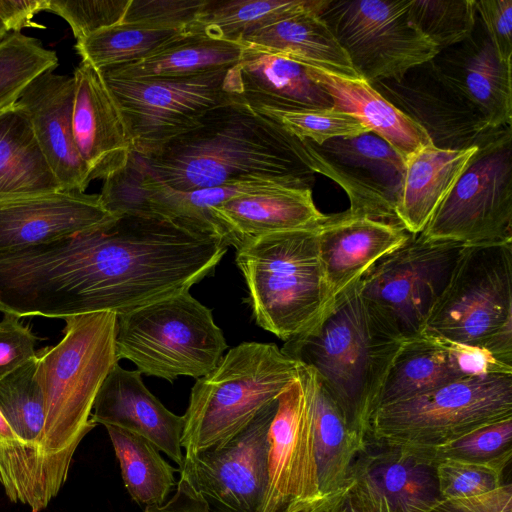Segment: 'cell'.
I'll list each match as a JSON object with an SVG mask.
<instances>
[{
	"label": "cell",
	"instance_id": "f546056e",
	"mask_svg": "<svg viewBox=\"0 0 512 512\" xmlns=\"http://www.w3.org/2000/svg\"><path fill=\"white\" fill-rule=\"evenodd\" d=\"M62 191L16 102L0 112V201Z\"/></svg>",
	"mask_w": 512,
	"mask_h": 512
},
{
	"label": "cell",
	"instance_id": "c3c4849f",
	"mask_svg": "<svg viewBox=\"0 0 512 512\" xmlns=\"http://www.w3.org/2000/svg\"><path fill=\"white\" fill-rule=\"evenodd\" d=\"M428 512H512V485L472 497L441 499Z\"/></svg>",
	"mask_w": 512,
	"mask_h": 512
},
{
	"label": "cell",
	"instance_id": "6da1fadb",
	"mask_svg": "<svg viewBox=\"0 0 512 512\" xmlns=\"http://www.w3.org/2000/svg\"><path fill=\"white\" fill-rule=\"evenodd\" d=\"M138 173L188 192L251 179L310 188L315 168L308 141L291 134L240 96L209 112L189 132L148 157L131 154Z\"/></svg>",
	"mask_w": 512,
	"mask_h": 512
},
{
	"label": "cell",
	"instance_id": "4316f807",
	"mask_svg": "<svg viewBox=\"0 0 512 512\" xmlns=\"http://www.w3.org/2000/svg\"><path fill=\"white\" fill-rule=\"evenodd\" d=\"M477 145L462 150L441 149L432 143L405 160L396 215L410 234L421 233L452 190Z\"/></svg>",
	"mask_w": 512,
	"mask_h": 512
},
{
	"label": "cell",
	"instance_id": "e0dca14e",
	"mask_svg": "<svg viewBox=\"0 0 512 512\" xmlns=\"http://www.w3.org/2000/svg\"><path fill=\"white\" fill-rule=\"evenodd\" d=\"M498 373L512 374V365L481 348L423 333L402 342L382 385L377 408L462 378Z\"/></svg>",
	"mask_w": 512,
	"mask_h": 512
},
{
	"label": "cell",
	"instance_id": "7dc6e473",
	"mask_svg": "<svg viewBox=\"0 0 512 512\" xmlns=\"http://www.w3.org/2000/svg\"><path fill=\"white\" fill-rule=\"evenodd\" d=\"M476 15L502 61L512 56V0H475Z\"/></svg>",
	"mask_w": 512,
	"mask_h": 512
},
{
	"label": "cell",
	"instance_id": "9c48e42d",
	"mask_svg": "<svg viewBox=\"0 0 512 512\" xmlns=\"http://www.w3.org/2000/svg\"><path fill=\"white\" fill-rule=\"evenodd\" d=\"M464 245L410 234L358 280L360 295L393 337L406 341L424 333Z\"/></svg>",
	"mask_w": 512,
	"mask_h": 512
},
{
	"label": "cell",
	"instance_id": "681fc988",
	"mask_svg": "<svg viewBox=\"0 0 512 512\" xmlns=\"http://www.w3.org/2000/svg\"><path fill=\"white\" fill-rule=\"evenodd\" d=\"M42 11H46V0H0V20L10 33L24 28H44L33 21Z\"/></svg>",
	"mask_w": 512,
	"mask_h": 512
},
{
	"label": "cell",
	"instance_id": "5b68a950",
	"mask_svg": "<svg viewBox=\"0 0 512 512\" xmlns=\"http://www.w3.org/2000/svg\"><path fill=\"white\" fill-rule=\"evenodd\" d=\"M317 227L265 235L236 249L254 320L284 342L308 329L329 302Z\"/></svg>",
	"mask_w": 512,
	"mask_h": 512
},
{
	"label": "cell",
	"instance_id": "f1b7e54d",
	"mask_svg": "<svg viewBox=\"0 0 512 512\" xmlns=\"http://www.w3.org/2000/svg\"><path fill=\"white\" fill-rule=\"evenodd\" d=\"M243 44L202 31H187L146 58L99 70L103 77L145 80L182 78L233 67Z\"/></svg>",
	"mask_w": 512,
	"mask_h": 512
},
{
	"label": "cell",
	"instance_id": "52a82bcc",
	"mask_svg": "<svg viewBox=\"0 0 512 512\" xmlns=\"http://www.w3.org/2000/svg\"><path fill=\"white\" fill-rule=\"evenodd\" d=\"M115 344L119 360L169 382L208 374L228 348L212 310L189 291L117 315Z\"/></svg>",
	"mask_w": 512,
	"mask_h": 512
},
{
	"label": "cell",
	"instance_id": "60d3db41",
	"mask_svg": "<svg viewBox=\"0 0 512 512\" xmlns=\"http://www.w3.org/2000/svg\"><path fill=\"white\" fill-rule=\"evenodd\" d=\"M427 450L434 462L457 459L472 462L511 461L512 417L477 428L453 441Z\"/></svg>",
	"mask_w": 512,
	"mask_h": 512
},
{
	"label": "cell",
	"instance_id": "1f68e13d",
	"mask_svg": "<svg viewBox=\"0 0 512 512\" xmlns=\"http://www.w3.org/2000/svg\"><path fill=\"white\" fill-rule=\"evenodd\" d=\"M311 406L315 461L320 495L342 486L363 443L348 429L337 405L316 373L298 363Z\"/></svg>",
	"mask_w": 512,
	"mask_h": 512
},
{
	"label": "cell",
	"instance_id": "2e32d148",
	"mask_svg": "<svg viewBox=\"0 0 512 512\" xmlns=\"http://www.w3.org/2000/svg\"><path fill=\"white\" fill-rule=\"evenodd\" d=\"M372 86L417 123L438 148L462 150L476 146L491 128L483 113L432 59L410 68L397 79L378 81Z\"/></svg>",
	"mask_w": 512,
	"mask_h": 512
},
{
	"label": "cell",
	"instance_id": "7402d4cb",
	"mask_svg": "<svg viewBox=\"0 0 512 512\" xmlns=\"http://www.w3.org/2000/svg\"><path fill=\"white\" fill-rule=\"evenodd\" d=\"M243 44L229 69L231 90L253 109L309 111L333 107L330 95L310 75L308 65Z\"/></svg>",
	"mask_w": 512,
	"mask_h": 512
},
{
	"label": "cell",
	"instance_id": "7a4b0ae2",
	"mask_svg": "<svg viewBox=\"0 0 512 512\" xmlns=\"http://www.w3.org/2000/svg\"><path fill=\"white\" fill-rule=\"evenodd\" d=\"M401 344L373 316L357 280L330 301L308 329L284 342L281 350L316 373L348 429L364 443Z\"/></svg>",
	"mask_w": 512,
	"mask_h": 512
},
{
	"label": "cell",
	"instance_id": "603a6c76",
	"mask_svg": "<svg viewBox=\"0 0 512 512\" xmlns=\"http://www.w3.org/2000/svg\"><path fill=\"white\" fill-rule=\"evenodd\" d=\"M347 479L369 487L401 512H428L442 499L436 462L423 448L366 439Z\"/></svg>",
	"mask_w": 512,
	"mask_h": 512
},
{
	"label": "cell",
	"instance_id": "83f0119b",
	"mask_svg": "<svg viewBox=\"0 0 512 512\" xmlns=\"http://www.w3.org/2000/svg\"><path fill=\"white\" fill-rule=\"evenodd\" d=\"M311 77L333 100L335 109L347 112L383 139L405 161L419 148L431 144L427 133L385 99L362 78H349L309 66Z\"/></svg>",
	"mask_w": 512,
	"mask_h": 512
},
{
	"label": "cell",
	"instance_id": "836d02e7",
	"mask_svg": "<svg viewBox=\"0 0 512 512\" xmlns=\"http://www.w3.org/2000/svg\"><path fill=\"white\" fill-rule=\"evenodd\" d=\"M327 0H208L187 31H202L233 42L278 21L321 13Z\"/></svg>",
	"mask_w": 512,
	"mask_h": 512
},
{
	"label": "cell",
	"instance_id": "ee69618b",
	"mask_svg": "<svg viewBox=\"0 0 512 512\" xmlns=\"http://www.w3.org/2000/svg\"><path fill=\"white\" fill-rule=\"evenodd\" d=\"M207 3L208 0H130L122 22L187 32Z\"/></svg>",
	"mask_w": 512,
	"mask_h": 512
},
{
	"label": "cell",
	"instance_id": "f35d334b",
	"mask_svg": "<svg viewBox=\"0 0 512 512\" xmlns=\"http://www.w3.org/2000/svg\"><path fill=\"white\" fill-rule=\"evenodd\" d=\"M408 15L439 51L465 40L477 18L475 0H409Z\"/></svg>",
	"mask_w": 512,
	"mask_h": 512
},
{
	"label": "cell",
	"instance_id": "4dcf8cb0",
	"mask_svg": "<svg viewBox=\"0 0 512 512\" xmlns=\"http://www.w3.org/2000/svg\"><path fill=\"white\" fill-rule=\"evenodd\" d=\"M252 44L342 77L360 78L318 12H304L245 36Z\"/></svg>",
	"mask_w": 512,
	"mask_h": 512
},
{
	"label": "cell",
	"instance_id": "ba28073f",
	"mask_svg": "<svg viewBox=\"0 0 512 512\" xmlns=\"http://www.w3.org/2000/svg\"><path fill=\"white\" fill-rule=\"evenodd\" d=\"M512 417V374L470 376L378 407L366 439L434 448Z\"/></svg>",
	"mask_w": 512,
	"mask_h": 512
},
{
	"label": "cell",
	"instance_id": "ac0fdd59",
	"mask_svg": "<svg viewBox=\"0 0 512 512\" xmlns=\"http://www.w3.org/2000/svg\"><path fill=\"white\" fill-rule=\"evenodd\" d=\"M115 215L99 194L58 191L0 201V254L50 243L96 228Z\"/></svg>",
	"mask_w": 512,
	"mask_h": 512
},
{
	"label": "cell",
	"instance_id": "484cf974",
	"mask_svg": "<svg viewBox=\"0 0 512 512\" xmlns=\"http://www.w3.org/2000/svg\"><path fill=\"white\" fill-rule=\"evenodd\" d=\"M220 236L238 249L259 237L316 227L326 216L310 188L279 187L233 197L210 210Z\"/></svg>",
	"mask_w": 512,
	"mask_h": 512
},
{
	"label": "cell",
	"instance_id": "8fae6325",
	"mask_svg": "<svg viewBox=\"0 0 512 512\" xmlns=\"http://www.w3.org/2000/svg\"><path fill=\"white\" fill-rule=\"evenodd\" d=\"M224 68L182 78L103 77L125 122L132 152L148 157L195 128L213 108L236 97Z\"/></svg>",
	"mask_w": 512,
	"mask_h": 512
},
{
	"label": "cell",
	"instance_id": "3957f363",
	"mask_svg": "<svg viewBox=\"0 0 512 512\" xmlns=\"http://www.w3.org/2000/svg\"><path fill=\"white\" fill-rule=\"evenodd\" d=\"M63 337L36 351V379L45 408L47 454L69 464L96 424L91 420L98 391L116 354L117 315L102 311L64 319Z\"/></svg>",
	"mask_w": 512,
	"mask_h": 512
},
{
	"label": "cell",
	"instance_id": "b9f144b4",
	"mask_svg": "<svg viewBox=\"0 0 512 512\" xmlns=\"http://www.w3.org/2000/svg\"><path fill=\"white\" fill-rule=\"evenodd\" d=\"M510 462H472L444 459L436 462L442 499L463 498L491 492L503 485V473Z\"/></svg>",
	"mask_w": 512,
	"mask_h": 512
},
{
	"label": "cell",
	"instance_id": "d6a6232c",
	"mask_svg": "<svg viewBox=\"0 0 512 512\" xmlns=\"http://www.w3.org/2000/svg\"><path fill=\"white\" fill-rule=\"evenodd\" d=\"M67 475L22 440L0 412V483L11 502L40 512L57 496Z\"/></svg>",
	"mask_w": 512,
	"mask_h": 512
},
{
	"label": "cell",
	"instance_id": "d4e9b609",
	"mask_svg": "<svg viewBox=\"0 0 512 512\" xmlns=\"http://www.w3.org/2000/svg\"><path fill=\"white\" fill-rule=\"evenodd\" d=\"M432 60L491 128L511 126V61L499 59L478 18L465 40L439 51Z\"/></svg>",
	"mask_w": 512,
	"mask_h": 512
},
{
	"label": "cell",
	"instance_id": "ffe728a7",
	"mask_svg": "<svg viewBox=\"0 0 512 512\" xmlns=\"http://www.w3.org/2000/svg\"><path fill=\"white\" fill-rule=\"evenodd\" d=\"M74 91L73 75L48 71L25 88L17 103L27 114L61 190L85 192L91 180L73 135Z\"/></svg>",
	"mask_w": 512,
	"mask_h": 512
},
{
	"label": "cell",
	"instance_id": "e575fe53",
	"mask_svg": "<svg viewBox=\"0 0 512 512\" xmlns=\"http://www.w3.org/2000/svg\"><path fill=\"white\" fill-rule=\"evenodd\" d=\"M131 498L145 507L161 506L176 487L175 472L146 438L115 426H105Z\"/></svg>",
	"mask_w": 512,
	"mask_h": 512
},
{
	"label": "cell",
	"instance_id": "ab89813d",
	"mask_svg": "<svg viewBox=\"0 0 512 512\" xmlns=\"http://www.w3.org/2000/svg\"><path fill=\"white\" fill-rule=\"evenodd\" d=\"M280 123L303 141L321 146L336 138H350L370 132L353 115L334 107L309 111L255 109Z\"/></svg>",
	"mask_w": 512,
	"mask_h": 512
},
{
	"label": "cell",
	"instance_id": "277c9868",
	"mask_svg": "<svg viewBox=\"0 0 512 512\" xmlns=\"http://www.w3.org/2000/svg\"><path fill=\"white\" fill-rule=\"evenodd\" d=\"M298 362L274 343L243 342L223 356L190 393L181 446L184 457L226 443L297 376Z\"/></svg>",
	"mask_w": 512,
	"mask_h": 512
},
{
	"label": "cell",
	"instance_id": "f907efd6",
	"mask_svg": "<svg viewBox=\"0 0 512 512\" xmlns=\"http://www.w3.org/2000/svg\"><path fill=\"white\" fill-rule=\"evenodd\" d=\"M10 34L9 30L5 27L0 20V43Z\"/></svg>",
	"mask_w": 512,
	"mask_h": 512
},
{
	"label": "cell",
	"instance_id": "cb8c5ba5",
	"mask_svg": "<svg viewBox=\"0 0 512 512\" xmlns=\"http://www.w3.org/2000/svg\"><path fill=\"white\" fill-rule=\"evenodd\" d=\"M91 420L138 434L179 467L184 461L181 437L184 418L168 410L142 381L141 374L116 364L96 396Z\"/></svg>",
	"mask_w": 512,
	"mask_h": 512
},
{
	"label": "cell",
	"instance_id": "44dd1931",
	"mask_svg": "<svg viewBox=\"0 0 512 512\" xmlns=\"http://www.w3.org/2000/svg\"><path fill=\"white\" fill-rule=\"evenodd\" d=\"M409 236L399 225L348 210L327 215L317 227V246L329 302Z\"/></svg>",
	"mask_w": 512,
	"mask_h": 512
},
{
	"label": "cell",
	"instance_id": "bcb514c9",
	"mask_svg": "<svg viewBox=\"0 0 512 512\" xmlns=\"http://www.w3.org/2000/svg\"><path fill=\"white\" fill-rule=\"evenodd\" d=\"M38 337L15 315L0 321V380L35 356Z\"/></svg>",
	"mask_w": 512,
	"mask_h": 512
},
{
	"label": "cell",
	"instance_id": "4fadbf2b",
	"mask_svg": "<svg viewBox=\"0 0 512 512\" xmlns=\"http://www.w3.org/2000/svg\"><path fill=\"white\" fill-rule=\"evenodd\" d=\"M277 400L226 443L184 457L180 478L214 512H258L267 481L269 430Z\"/></svg>",
	"mask_w": 512,
	"mask_h": 512
},
{
	"label": "cell",
	"instance_id": "9a60e30c",
	"mask_svg": "<svg viewBox=\"0 0 512 512\" xmlns=\"http://www.w3.org/2000/svg\"><path fill=\"white\" fill-rule=\"evenodd\" d=\"M269 442L268 481L258 512H294L318 498L311 406L298 373L277 398Z\"/></svg>",
	"mask_w": 512,
	"mask_h": 512
},
{
	"label": "cell",
	"instance_id": "30bf717a",
	"mask_svg": "<svg viewBox=\"0 0 512 512\" xmlns=\"http://www.w3.org/2000/svg\"><path fill=\"white\" fill-rule=\"evenodd\" d=\"M421 232L463 245L512 242V128L488 129Z\"/></svg>",
	"mask_w": 512,
	"mask_h": 512
},
{
	"label": "cell",
	"instance_id": "7c38bea8",
	"mask_svg": "<svg viewBox=\"0 0 512 512\" xmlns=\"http://www.w3.org/2000/svg\"><path fill=\"white\" fill-rule=\"evenodd\" d=\"M409 0H327L320 13L358 76L397 79L438 48L411 23Z\"/></svg>",
	"mask_w": 512,
	"mask_h": 512
},
{
	"label": "cell",
	"instance_id": "f6af8a7d",
	"mask_svg": "<svg viewBox=\"0 0 512 512\" xmlns=\"http://www.w3.org/2000/svg\"><path fill=\"white\" fill-rule=\"evenodd\" d=\"M294 512H401L386 498L353 480L338 489L320 495Z\"/></svg>",
	"mask_w": 512,
	"mask_h": 512
},
{
	"label": "cell",
	"instance_id": "5bb4252c",
	"mask_svg": "<svg viewBox=\"0 0 512 512\" xmlns=\"http://www.w3.org/2000/svg\"><path fill=\"white\" fill-rule=\"evenodd\" d=\"M308 143L316 173L344 189L349 212L401 226L396 204L405 161L391 146L372 132L321 146Z\"/></svg>",
	"mask_w": 512,
	"mask_h": 512
},
{
	"label": "cell",
	"instance_id": "8992f818",
	"mask_svg": "<svg viewBox=\"0 0 512 512\" xmlns=\"http://www.w3.org/2000/svg\"><path fill=\"white\" fill-rule=\"evenodd\" d=\"M424 333L512 365V242L464 245Z\"/></svg>",
	"mask_w": 512,
	"mask_h": 512
},
{
	"label": "cell",
	"instance_id": "d6986e66",
	"mask_svg": "<svg viewBox=\"0 0 512 512\" xmlns=\"http://www.w3.org/2000/svg\"><path fill=\"white\" fill-rule=\"evenodd\" d=\"M75 82L73 135L90 180H105L124 168L132 154L121 111L99 69L81 61Z\"/></svg>",
	"mask_w": 512,
	"mask_h": 512
},
{
	"label": "cell",
	"instance_id": "74e56055",
	"mask_svg": "<svg viewBox=\"0 0 512 512\" xmlns=\"http://www.w3.org/2000/svg\"><path fill=\"white\" fill-rule=\"evenodd\" d=\"M57 66L56 52L38 39L10 33L0 43V112L15 104L35 78Z\"/></svg>",
	"mask_w": 512,
	"mask_h": 512
},
{
	"label": "cell",
	"instance_id": "7bdbcfd3",
	"mask_svg": "<svg viewBox=\"0 0 512 512\" xmlns=\"http://www.w3.org/2000/svg\"><path fill=\"white\" fill-rule=\"evenodd\" d=\"M130 0H46V11L70 26L76 41L123 21Z\"/></svg>",
	"mask_w": 512,
	"mask_h": 512
},
{
	"label": "cell",
	"instance_id": "8d00e7d4",
	"mask_svg": "<svg viewBox=\"0 0 512 512\" xmlns=\"http://www.w3.org/2000/svg\"><path fill=\"white\" fill-rule=\"evenodd\" d=\"M35 374L34 356L0 380V412L22 440L46 459L69 472L71 464L46 452L44 400Z\"/></svg>",
	"mask_w": 512,
	"mask_h": 512
},
{
	"label": "cell",
	"instance_id": "d590c367",
	"mask_svg": "<svg viewBox=\"0 0 512 512\" xmlns=\"http://www.w3.org/2000/svg\"><path fill=\"white\" fill-rule=\"evenodd\" d=\"M185 30L118 23L76 41L82 61L101 70L142 60Z\"/></svg>",
	"mask_w": 512,
	"mask_h": 512
}]
</instances>
